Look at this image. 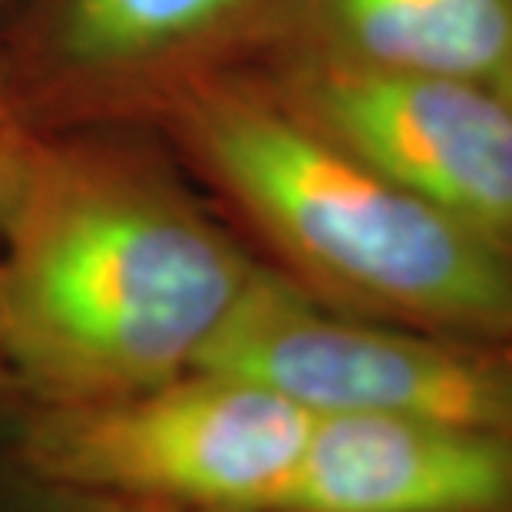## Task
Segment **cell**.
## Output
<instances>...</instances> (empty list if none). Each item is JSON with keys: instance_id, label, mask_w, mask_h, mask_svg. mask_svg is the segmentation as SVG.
I'll return each mask as SVG.
<instances>
[{"instance_id": "1", "label": "cell", "mask_w": 512, "mask_h": 512, "mask_svg": "<svg viewBox=\"0 0 512 512\" xmlns=\"http://www.w3.org/2000/svg\"><path fill=\"white\" fill-rule=\"evenodd\" d=\"M4 235L0 354L30 403L185 374L268 271L172 182L103 149L30 152Z\"/></svg>"}, {"instance_id": "2", "label": "cell", "mask_w": 512, "mask_h": 512, "mask_svg": "<svg viewBox=\"0 0 512 512\" xmlns=\"http://www.w3.org/2000/svg\"><path fill=\"white\" fill-rule=\"evenodd\" d=\"M195 139L304 291L361 318L512 347V252L433 209L294 110L212 96Z\"/></svg>"}, {"instance_id": "3", "label": "cell", "mask_w": 512, "mask_h": 512, "mask_svg": "<svg viewBox=\"0 0 512 512\" xmlns=\"http://www.w3.org/2000/svg\"><path fill=\"white\" fill-rule=\"evenodd\" d=\"M318 413L278 390L192 367L133 394L30 403L20 473L176 512H271Z\"/></svg>"}, {"instance_id": "4", "label": "cell", "mask_w": 512, "mask_h": 512, "mask_svg": "<svg viewBox=\"0 0 512 512\" xmlns=\"http://www.w3.org/2000/svg\"><path fill=\"white\" fill-rule=\"evenodd\" d=\"M195 367L248 377L314 413H390L512 433V347L321 304L265 271Z\"/></svg>"}, {"instance_id": "5", "label": "cell", "mask_w": 512, "mask_h": 512, "mask_svg": "<svg viewBox=\"0 0 512 512\" xmlns=\"http://www.w3.org/2000/svg\"><path fill=\"white\" fill-rule=\"evenodd\" d=\"M294 113L512 252V96L328 57L301 73Z\"/></svg>"}, {"instance_id": "6", "label": "cell", "mask_w": 512, "mask_h": 512, "mask_svg": "<svg viewBox=\"0 0 512 512\" xmlns=\"http://www.w3.org/2000/svg\"><path fill=\"white\" fill-rule=\"evenodd\" d=\"M271 512H512V433L318 413Z\"/></svg>"}, {"instance_id": "7", "label": "cell", "mask_w": 512, "mask_h": 512, "mask_svg": "<svg viewBox=\"0 0 512 512\" xmlns=\"http://www.w3.org/2000/svg\"><path fill=\"white\" fill-rule=\"evenodd\" d=\"M331 57L512 96V0H324Z\"/></svg>"}, {"instance_id": "8", "label": "cell", "mask_w": 512, "mask_h": 512, "mask_svg": "<svg viewBox=\"0 0 512 512\" xmlns=\"http://www.w3.org/2000/svg\"><path fill=\"white\" fill-rule=\"evenodd\" d=\"M245 0H67L60 57L80 70H129L199 40Z\"/></svg>"}, {"instance_id": "9", "label": "cell", "mask_w": 512, "mask_h": 512, "mask_svg": "<svg viewBox=\"0 0 512 512\" xmlns=\"http://www.w3.org/2000/svg\"><path fill=\"white\" fill-rule=\"evenodd\" d=\"M17 479L20 483L0 496V512H176L169 506L139 503V499L126 496L47 483V479H34L27 473H20Z\"/></svg>"}, {"instance_id": "10", "label": "cell", "mask_w": 512, "mask_h": 512, "mask_svg": "<svg viewBox=\"0 0 512 512\" xmlns=\"http://www.w3.org/2000/svg\"><path fill=\"white\" fill-rule=\"evenodd\" d=\"M30 152L34 149H27L20 143L14 129L7 126V119L0 116V232H4L10 212H14L20 189H24Z\"/></svg>"}, {"instance_id": "11", "label": "cell", "mask_w": 512, "mask_h": 512, "mask_svg": "<svg viewBox=\"0 0 512 512\" xmlns=\"http://www.w3.org/2000/svg\"><path fill=\"white\" fill-rule=\"evenodd\" d=\"M30 407V394L24 387V380L4 354H0V420H10V417H20Z\"/></svg>"}, {"instance_id": "12", "label": "cell", "mask_w": 512, "mask_h": 512, "mask_svg": "<svg viewBox=\"0 0 512 512\" xmlns=\"http://www.w3.org/2000/svg\"><path fill=\"white\" fill-rule=\"evenodd\" d=\"M7 331V308H4V271H0V344H4Z\"/></svg>"}]
</instances>
